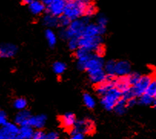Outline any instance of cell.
<instances>
[{"instance_id":"ffe728a7","label":"cell","mask_w":156,"mask_h":139,"mask_svg":"<svg viewBox=\"0 0 156 139\" xmlns=\"http://www.w3.org/2000/svg\"><path fill=\"white\" fill-rule=\"evenodd\" d=\"M93 55V52L87 51L84 48H79L75 51V56L79 62H86Z\"/></svg>"},{"instance_id":"d6a6232c","label":"cell","mask_w":156,"mask_h":139,"mask_svg":"<svg viewBox=\"0 0 156 139\" xmlns=\"http://www.w3.org/2000/svg\"><path fill=\"white\" fill-rule=\"evenodd\" d=\"M127 77L128 79H129V83H130L131 86H133L139 80V79L141 78L142 75L138 72H131Z\"/></svg>"},{"instance_id":"d4e9b609","label":"cell","mask_w":156,"mask_h":139,"mask_svg":"<svg viewBox=\"0 0 156 139\" xmlns=\"http://www.w3.org/2000/svg\"><path fill=\"white\" fill-rule=\"evenodd\" d=\"M45 37L50 47H54L56 45L57 37L51 28H47L45 31Z\"/></svg>"},{"instance_id":"5b68a950","label":"cell","mask_w":156,"mask_h":139,"mask_svg":"<svg viewBox=\"0 0 156 139\" xmlns=\"http://www.w3.org/2000/svg\"><path fill=\"white\" fill-rule=\"evenodd\" d=\"M101 45H103L102 36H95V37L82 36L79 38V48H84L93 53L98 47Z\"/></svg>"},{"instance_id":"836d02e7","label":"cell","mask_w":156,"mask_h":139,"mask_svg":"<svg viewBox=\"0 0 156 139\" xmlns=\"http://www.w3.org/2000/svg\"><path fill=\"white\" fill-rule=\"evenodd\" d=\"M72 22V20L69 18H68L67 16L65 15H62L60 17H58V23H59V26L61 28H68Z\"/></svg>"},{"instance_id":"30bf717a","label":"cell","mask_w":156,"mask_h":139,"mask_svg":"<svg viewBox=\"0 0 156 139\" xmlns=\"http://www.w3.org/2000/svg\"><path fill=\"white\" fill-rule=\"evenodd\" d=\"M115 77H109L108 76L106 80L98 85H95V93L99 96H103L106 94L110 90L115 87L114 80Z\"/></svg>"},{"instance_id":"5bb4252c","label":"cell","mask_w":156,"mask_h":139,"mask_svg":"<svg viewBox=\"0 0 156 139\" xmlns=\"http://www.w3.org/2000/svg\"><path fill=\"white\" fill-rule=\"evenodd\" d=\"M47 122V116L44 114L32 115L29 120V125L36 130H42Z\"/></svg>"},{"instance_id":"ee69618b","label":"cell","mask_w":156,"mask_h":139,"mask_svg":"<svg viewBox=\"0 0 156 139\" xmlns=\"http://www.w3.org/2000/svg\"><path fill=\"white\" fill-rule=\"evenodd\" d=\"M33 1L34 0H22V3H23V5H26L29 6Z\"/></svg>"},{"instance_id":"60d3db41","label":"cell","mask_w":156,"mask_h":139,"mask_svg":"<svg viewBox=\"0 0 156 139\" xmlns=\"http://www.w3.org/2000/svg\"><path fill=\"white\" fill-rule=\"evenodd\" d=\"M94 53H95L97 56H99V57H101V58H102L105 53V48H104V46H103V45H101V46L98 47V48L95 50Z\"/></svg>"},{"instance_id":"277c9868","label":"cell","mask_w":156,"mask_h":139,"mask_svg":"<svg viewBox=\"0 0 156 139\" xmlns=\"http://www.w3.org/2000/svg\"><path fill=\"white\" fill-rule=\"evenodd\" d=\"M105 61L101 57L97 56L93 53L92 56L86 62H77V68L80 71H85L86 72L95 71L98 69L104 68Z\"/></svg>"},{"instance_id":"1f68e13d","label":"cell","mask_w":156,"mask_h":139,"mask_svg":"<svg viewBox=\"0 0 156 139\" xmlns=\"http://www.w3.org/2000/svg\"><path fill=\"white\" fill-rule=\"evenodd\" d=\"M68 47L69 50L73 51H76L79 48V38H72L68 40Z\"/></svg>"},{"instance_id":"7402d4cb","label":"cell","mask_w":156,"mask_h":139,"mask_svg":"<svg viewBox=\"0 0 156 139\" xmlns=\"http://www.w3.org/2000/svg\"><path fill=\"white\" fill-rule=\"evenodd\" d=\"M34 133H35L34 128H32L31 125H26L20 126V134L19 135L21 136L23 139H31L33 137Z\"/></svg>"},{"instance_id":"9c48e42d","label":"cell","mask_w":156,"mask_h":139,"mask_svg":"<svg viewBox=\"0 0 156 139\" xmlns=\"http://www.w3.org/2000/svg\"><path fill=\"white\" fill-rule=\"evenodd\" d=\"M106 31V28L101 27L97 23H90L86 25L84 31L83 36L85 37H95V36H102Z\"/></svg>"},{"instance_id":"6da1fadb","label":"cell","mask_w":156,"mask_h":139,"mask_svg":"<svg viewBox=\"0 0 156 139\" xmlns=\"http://www.w3.org/2000/svg\"><path fill=\"white\" fill-rule=\"evenodd\" d=\"M90 18L83 16L82 18L72 21L71 24L68 28H61L58 36L63 40H69L72 38H80L83 36L85 27L89 23Z\"/></svg>"},{"instance_id":"9a60e30c","label":"cell","mask_w":156,"mask_h":139,"mask_svg":"<svg viewBox=\"0 0 156 139\" xmlns=\"http://www.w3.org/2000/svg\"><path fill=\"white\" fill-rule=\"evenodd\" d=\"M59 121L63 128L71 131L74 128L77 119H76V115L73 112H67L60 117Z\"/></svg>"},{"instance_id":"8992f818","label":"cell","mask_w":156,"mask_h":139,"mask_svg":"<svg viewBox=\"0 0 156 139\" xmlns=\"http://www.w3.org/2000/svg\"><path fill=\"white\" fill-rule=\"evenodd\" d=\"M153 77L154 76H152L151 74H144V75H142L139 80L133 86H132V90L135 93L136 97L138 98L139 96L143 95L144 93H145L150 83L152 80Z\"/></svg>"},{"instance_id":"f35d334b","label":"cell","mask_w":156,"mask_h":139,"mask_svg":"<svg viewBox=\"0 0 156 139\" xmlns=\"http://www.w3.org/2000/svg\"><path fill=\"white\" fill-rule=\"evenodd\" d=\"M9 122L8 118H7V115L4 111H1L0 112V125L2 126H4V125H6Z\"/></svg>"},{"instance_id":"484cf974","label":"cell","mask_w":156,"mask_h":139,"mask_svg":"<svg viewBox=\"0 0 156 139\" xmlns=\"http://www.w3.org/2000/svg\"><path fill=\"white\" fill-rule=\"evenodd\" d=\"M82 99H83V102L85 104V106L88 108V109H92L95 107L96 106V101L94 99L93 96L91 94L88 93H85L83 94L82 96Z\"/></svg>"},{"instance_id":"ba28073f","label":"cell","mask_w":156,"mask_h":139,"mask_svg":"<svg viewBox=\"0 0 156 139\" xmlns=\"http://www.w3.org/2000/svg\"><path fill=\"white\" fill-rule=\"evenodd\" d=\"M66 5V2L63 0H54L49 5L46 7V12L56 17H60L64 15Z\"/></svg>"},{"instance_id":"7a4b0ae2","label":"cell","mask_w":156,"mask_h":139,"mask_svg":"<svg viewBox=\"0 0 156 139\" xmlns=\"http://www.w3.org/2000/svg\"><path fill=\"white\" fill-rule=\"evenodd\" d=\"M85 4L81 0H73L67 2L64 11V15L72 21L79 19L84 16Z\"/></svg>"},{"instance_id":"4dcf8cb0","label":"cell","mask_w":156,"mask_h":139,"mask_svg":"<svg viewBox=\"0 0 156 139\" xmlns=\"http://www.w3.org/2000/svg\"><path fill=\"white\" fill-rule=\"evenodd\" d=\"M145 93L149 96H152V97H154L156 95V76H154L153 77L152 80L150 83L149 86H148V89H147Z\"/></svg>"},{"instance_id":"3957f363","label":"cell","mask_w":156,"mask_h":139,"mask_svg":"<svg viewBox=\"0 0 156 139\" xmlns=\"http://www.w3.org/2000/svg\"><path fill=\"white\" fill-rule=\"evenodd\" d=\"M122 97V93L117 88L114 87L110 90L106 94L101 96L100 102L105 110L112 111L114 110L115 106Z\"/></svg>"},{"instance_id":"b9f144b4","label":"cell","mask_w":156,"mask_h":139,"mask_svg":"<svg viewBox=\"0 0 156 139\" xmlns=\"http://www.w3.org/2000/svg\"><path fill=\"white\" fill-rule=\"evenodd\" d=\"M138 102V100H137V98H133V99H131L127 101V105L128 107H133L134 106H135Z\"/></svg>"},{"instance_id":"681fc988","label":"cell","mask_w":156,"mask_h":139,"mask_svg":"<svg viewBox=\"0 0 156 139\" xmlns=\"http://www.w3.org/2000/svg\"><path fill=\"white\" fill-rule=\"evenodd\" d=\"M154 99H155V100H156V95H155V96H154Z\"/></svg>"},{"instance_id":"f6af8a7d","label":"cell","mask_w":156,"mask_h":139,"mask_svg":"<svg viewBox=\"0 0 156 139\" xmlns=\"http://www.w3.org/2000/svg\"><path fill=\"white\" fill-rule=\"evenodd\" d=\"M82 2H84V3L85 4V5H87V4L90 3V2H93L94 0H81Z\"/></svg>"},{"instance_id":"bcb514c9","label":"cell","mask_w":156,"mask_h":139,"mask_svg":"<svg viewBox=\"0 0 156 139\" xmlns=\"http://www.w3.org/2000/svg\"><path fill=\"white\" fill-rule=\"evenodd\" d=\"M12 139H23V138L20 135H17V136H16V137H13Z\"/></svg>"},{"instance_id":"f546056e","label":"cell","mask_w":156,"mask_h":139,"mask_svg":"<svg viewBox=\"0 0 156 139\" xmlns=\"http://www.w3.org/2000/svg\"><path fill=\"white\" fill-rule=\"evenodd\" d=\"M66 70V64L62 61H55L52 65V71L56 75H62Z\"/></svg>"},{"instance_id":"f1b7e54d","label":"cell","mask_w":156,"mask_h":139,"mask_svg":"<svg viewBox=\"0 0 156 139\" xmlns=\"http://www.w3.org/2000/svg\"><path fill=\"white\" fill-rule=\"evenodd\" d=\"M28 106V101L26 100V99L23 97H20L17 98L14 100L13 102V106L16 109H17L18 111L24 110L26 109Z\"/></svg>"},{"instance_id":"e575fe53","label":"cell","mask_w":156,"mask_h":139,"mask_svg":"<svg viewBox=\"0 0 156 139\" xmlns=\"http://www.w3.org/2000/svg\"><path fill=\"white\" fill-rule=\"evenodd\" d=\"M96 23L101 27L106 28L108 24V18L105 15H98L96 18Z\"/></svg>"},{"instance_id":"7dc6e473","label":"cell","mask_w":156,"mask_h":139,"mask_svg":"<svg viewBox=\"0 0 156 139\" xmlns=\"http://www.w3.org/2000/svg\"><path fill=\"white\" fill-rule=\"evenodd\" d=\"M63 1H65V2L67 3V2H71V1H73V0H63Z\"/></svg>"},{"instance_id":"d6986e66","label":"cell","mask_w":156,"mask_h":139,"mask_svg":"<svg viewBox=\"0 0 156 139\" xmlns=\"http://www.w3.org/2000/svg\"><path fill=\"white\" fill-rule=\"evenodd\" d=\"M42 23L44 26L47 27L48 28H53L59 26L58 23V17L45 12L43 15L42 18Z\"/></svg>"},{"instance_id":"7c38bea8","label":"cell","mask_w":156,"mask_h":139,"mask_svg":"<svg viewBox=\"0 0 156 139\" xmlns=\"http://www.w3.org/2000/svg\"><path fill=\"white\" fill-rule=\"evenodd\" d=\"M87 74L89 75V78L91 83H92L95 85H98L99 83H102L105 80H106L107 77H108L106 73L104 71V68L89 71Z\"/></svg>"},{"instance_id":"52a82bcc","label":"cell","mask_w":156,"mask_h":139,"mask_svg":"<svg viewBox=\"0 0 156 139\" xmlns=\"http://www.w3.org/2000/svg\"><path fill=\"white\" fill-rule=\"evenodd\" d=\"M73 129L84 134H91L95 132V124L93 120L90 119V118L77 119Z\"/></svg>"},{"instance_id":"83f0119b","label":"cell","mask_w":156,"mask_h":139,"mask_svg":"<svg viewBox=\"0 0 156 139\" xmlns=\"http://www.w3.org/2000/svg\"><path fill=\"white\" fill-rule=\"evenodd\" d=\"M154 101H155L154 97H152V96H149L146 93H144L143 95L139 96L138 99V103L140 105H142V106H151V105L154 104Z\"/></svg>"},{"instance_id":"ac0fdd59","label":"cell","mask_w":156,"mask_h":139,"mask_svg":"<svg viewBox=\"0 0 156 139\" xmlns=\"http://www.w3.org/2000/svg\"><path fill=\"white\" fill-rule=\"evenodd\" d=\"M115 87L120 90L122 93L127 91L132 87L127 76L125 77H115L114 80Z\"/></svg>"},{"instance_id":"44dd1931","label":"cell","mask_w":156,"mask_h":139,"mask_svg":"<svg viewBox=\"0 0 156 139\" xmlns=\"http://www.w3.org/2000/svg\"><path fill=\"white\" fill-rule=\"evenodd\" d=\"M2 128L5 130L7 133H9L12 137H16V136L20 134V126L15 123V122H9V121L6 125L2 126Z\"/></svg>"},{"instance_id":"e0dca14e","label":"cell","mask_w":156,"mask_h":139,"mask_svg":"<svg viewBox=\"0 0 156 139\" xmlns=\"http://www.w3.org/2000/svg\"><path fill=\"white\" fill-rule=\"evenodd\" d=\"M29 10L33 15H41L46 12V6L40 0H34L29 5Z\"/></svg>"},{"instance_id":"74e56055","label":"cell","mask_w":156,"mask_h":139,"mask_svg":"<svg viewBox=\"0 0 156 139\" xmlns=\"http://www.w3.org/2000/svg\"><path fill=\"white\" fill-rule=\"evenodd\" d=\"M45 134L46 133L42 130H36L35 131L32 139H45Z\"/></svg>"},{"instance_id":"2e32d148","label":"cell","mask_w":156,"mask_h":139,"mask_svg":"<svg viewBox=\"0 0 156 139\" xmlns=\"http://www.w3.org/2000/svg\"><path fill=\"white\" fill-rule=\"evenodd\" d=\"M31 116H32L31 112L28 109L19 111L15 115L14 122L20 126L29 125V120Z\"/></svg>"},{"instance_id":"ab89813d","label":"cell","mask_w":156,"mask_h":139,"mask_svg":"<svg viewBox=\"0 0 156 139\" xmlns=\"http://www.w3.org/2000/svg\"><path fill=\"white\" fill-rule=\"evenodd\" d=\"M59 138V134L58 132L54 131L47 132L45 134V139H58Z\"/></svg>"},{"instance_id":"d590c367","label":"cell","mask_w":156,"mask_h":139,"mask_svg":"<svg viewBox=\"0 0 156 139\" xmlns=\"http://www.w3.org/2000/svg\"><path fill=\"white\" fill-rule=\"evenodd\" d=\"M85 134L75 129H72L70 131V137L69 139H84Z\"/></svg>"},{"instance_id":"603a6c76","label":"cell","mask_w":156,"mask_h":139,"mask_svg":"<svg viewBox=\"0 0 156 139\" xmlns=\"http://www.w3.org/2000/svg\"><path fill=\"white\" fill-rule=\"evenodd\" d=\"M128 109H129V107H128L127 105V101L125 100L123 98H121L119 102H117V104H116V106H115L114 112L117 115H122L126 113Z\"/></svg>"},{"instance_id":"7bdbcfd3","label":"cell","mask_w":156,"mask_h":139,"mask_svg":"<svg viewBox=\"0 0 156 139\" xmlns=\"http://www.w3.org/2000/svg\"><path fill=\"white\" fill-rule=\"evenodd\" d=\"M40 1L45 5V6L47 7L48 5H49L51 2H53L54 0H40Z\"/></svg>"},{"instance_id":"4fadbf2b","label":"cell","mask_w":156,"mask_h":139,"mask_svg":"<svg viewBox=\"0 0 156 139\" xmlns=\"http://www.w3.org/2000/svg\"><path fill=\"white\" fill-rule=\"evenodd\" d=\"M18 52V48L11 43L2 44L0 47V56L2 58H13Z\"/></svg>"},{"instance_id":"4316f807","label":"cell","mask_w":156,"mask_h":139,"mask_svg":"<svg viewBox=\"0 0 156 139\" xmlns=\"http://www.w3.org/2000/svg\"><path fill=\"white\" fill-rule=\"evenodd\" d=\"M98 11L96 5L93 2H90V3L87 4L85 5V12H84V16L87 17V18H92L94 15H95Z\"/></svg>"},{"instance_id":"8fae6325","label":"cell","mask_w":156,"mask_h":139,"mask_svg":"<svg viewBox=\"0 0 156 139\" xmlns=\"http://www.w3.org/2000/svg\"><path fill=\"white\" fill-rule=\"evenodd\" d=\"M132 72V65L130 63L125 60L116 61L115 76L116 77H125Z\"/></svg>"},{"instance_id":"cb8c5ba5","label":"cell","mask_w":156,"mask_h":139,"mask_svg":"<svg viewBox=\"0 0 156 139\" xmlns=\"http://www.w3.org/2000/svg\"><path fill=\"white\" fill-rule=\"evenodd\" d=\"M115 64L116 61H113V60H109V61H108L107 62H105L104 71L106 73L107 76H109V77H116Z\"/></svg>"},{"instance_id":"c3c4849f","label":"cell","mask_w":156,"mask_h":139,"mask_svg":"<svg viewBox=\"0 0 156 139\" xmlns=\"http://www.w3.org/2000/svg\"><path fill=\"white\" fill-rule=\"evenodd\" d=\"M153 106H154V108H155V109H156V100H155V101H154V104H153Z\"/></svg>"},{"instance_id":"8d00e7d4","label":"cell","mask_w":156,"mask_h":139,"mask_svg":"<svg viewBox=\"0 0 156 139\" xmlns=\"http://www.w3.org/2000/svg\"><path fill=\"white\" fill-rule=\"evenodd\" d=\"M122 98H123L125 100L128 101V100H129V99H133V98H137V97H136V96H135V93L133 92V90H132V88L131 87L129 90H127V91L122 93Z\"/></svg>"}]
</instances>
